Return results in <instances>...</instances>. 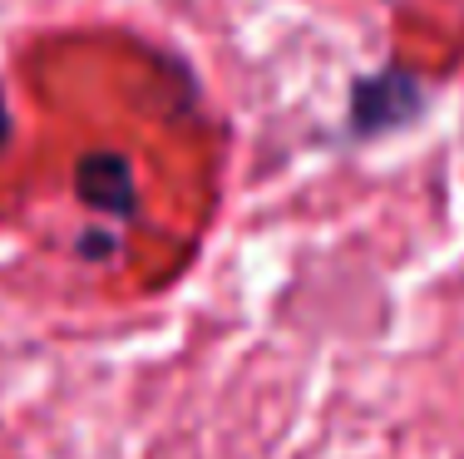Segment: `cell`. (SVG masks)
I'll use <instances>...</instances> for the list:
<instances>
[{
	"mask_svg": "<svg viewBox=\"0 0 464 459\" xmlns=\"http://www.w3.org/2000/svg\"><path fill=\"white\" fill-rule=\"evenodd\" d=\"M425 109V90L415 74L405 70H381L351 90V129L356 134H391L420 119Z\"/></svg>",
	"mask_w": 464,
	"mask_h": 459,
	"instance_id": "cell-1",
	"label": "cell"
},
{
	"mask_svg": "<svg viewBox=\"0 0 464 459\" xmlns=\"http://www.w3.org/2000/svg\"><path fill=\"white\" fill-rule=\"evenodd\" d=\"M74 193L84 207L109 217H134L139 207V188H134V168L119 153H84L74 163Z\"/></svg>",
	"mask_w": 464,
	"mask_h": 459,
	"instance_id": "cell-2",
	"label": "cell"
},
{
	"mask_svg": "<svg viewBox=\"0 0 464 459\" xmlns=\"http://www.w3.org/2000/svg\"><path fill=\"white\" fill-rule=\"evenodd\" d=\"M80 253L99 262V257L119 253V237H114V233H84V237H80Z\"/></svg>",
	"mask_w": 464,
	"mask_h": 459,
	"instance_id": "cell-3",
	"label": "cell"
},
{
	"mask_svg": "<svg viewBox=\"0 0 464 459\" xmlns=\"http://www.w3.org/2000/svg\"><path fill=\"white\" fill-rule=\"evenodd\" d=\"M5 139H10V114H5V104H0V148H5Z\"/></svg>",
	"mask_w": 464,
	"mask_h": 459,
	"instance_id": "cell-4",
	"label": "cell"
}]
</instances>
